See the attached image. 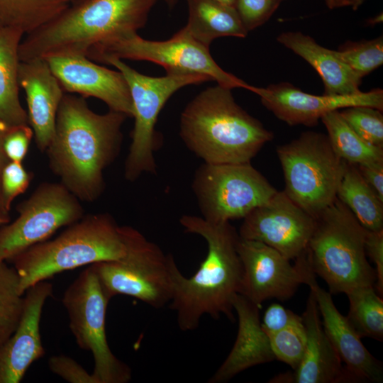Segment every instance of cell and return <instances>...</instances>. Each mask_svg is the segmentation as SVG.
<instances>
[{
  "label": "cell",
  "mask_w": 383,
  "mask_h": 383,
  "mask_svg": "<svg viewBox=\"0 0 383 383\" xmlns=\"http://www.w3.org/2000/svg\"><path fill=\"white\" fill-rule=\"evenodd\" d=\"M18 82L26 94L28 123L36 146L44 152L55 133L64 90L45 59L21 61Z\"/></svg>",
  "instance_id": "ffe728a7"
},
{
  "label": "cell",
  "mask_w": 383,
  "mask_h": 383,
  "mask_svg": "<svg viewBox=\"0 0 383 383\" xmlns=\"http://www.w3.org/2000/svg\"><path fill=\"white\" fill-rule=\"evenodd\" d=\"M279 3V0H236L235 8L249 32L267 21Z\"/></svg>",
  "instance_id": "e575fe53"
},
{
  "label": "cell",
  "mask_w": 383,
  "mask_h": 383,
  "mask_svg": "<svg viewBox=\"0 0 383 383\" xmlns=\"http://www.w3.org/2000/svg\"><path fill=\"white\" fill-rule=\"evenodd\" d=\"M179 222L185 232L205 239L207 254L190 277L182 274L174 258L172 260L173 294L169 306L177 313L179 328L183 331L196 329L204 315L214 319L224 315L234 321L233 303L243 275L237 252L238 233L229 221L213 223L184 215Z\"/></svg>",
  "instance_id": "7a4b0ae2"
},
{
  "label": "cell",
  "mask_w": 383,
  "mask_h": 383,
  "mask_svg": "<svg viewBox=\"0 0 383 383\" xmlns=\"http://www.w3.org/2000/svg\"><path fill=\"white\" fill-rule=\"evenodd\" d=\"M349 126L369 143L383 148L382 111L365 106H356L339 110Z\"/></svg>",
  "instance_id": "d6a6232c"
},
{
  "label": "cell",
  "mask_w": 383,
  "mask_h": 383,
  "mask_svg": "<svg viewBox=\"0 0 383 383\" xmlns=\"http://www.w3.org/2000/svg\"><path fill=\"white\" fill-rule=\"evenodd\" d=\"M6 128H7L5 127L0 122V212L9 214V213L6 212L4 208L3 203H2L1 192V174H2L3 170L5 165L10 161L8 159L7 156L6 155V153L4 149V134H5V131Z\"/></svg>",
  "instance_id": "60d3db41"
},
{
  "label": "cell",
  "mask_w": 383,
  "mask_h": 383,
  "mask_svg": "<svg viewBox=\"0 0 383 383\" xmlns=\"http://www.w3.org/2000/svg\"><path fill=\"white\" fill-rule=\"evenodd\" d=\"M367 230L338 198L316 218L306 255L315 273L331 294L374 285L375 270L365 252Z\"/></svg>",
  "instance_id": "8992f818"
},
{
  "label": "cell",
  "mask_w": 383,
  "mask_h": 383,
  "mask_svg": "<svg viewBox=\"0 0 383 383\" xmlns=\"http://www.w3.org/2000/svg\"><path fill=\"white\" fill-rule=\"evenodd\" d=\"M365 252L376 265V288L379 295L383 294V229L367 231L365 238Z\"/></svg>",
  "instance_id": "f35d334b"
},
{
  "label": "cell",
  "mask_w": 383,
  "mask_h": 383,
  "mask_svg": "<svg viewBox=\"0 0 383 383\" xmlns=\"http://www.w3.org/2000/svg\"><path fill=\"white\" fill-rule=\"evenodd\" d=\"M157 0H87L27 34L21 62L55 55H84L94 45L143 28Z\"/></svg>",
  "instance_id": "277c9868"
},
{
  "label": "cell",
  "mask_w": 383,
  "mask_h": 383,
  "mask_svg": "<svg viewBox=\"0 0 383 383\" xmlns=\"http://www.w3.org/2000/svg\"><path fill=\"white\" fill-rule=\"evenodd\" d=\"M179 135L187 147L209 164L250 162L273 133L219 84L196 95L181 113Z\"/></svg>",
  "instance_id": "3957f363"
},
{
  "label": "cell",
  "mask_w": 383,
  "mask_h": 383,
  "mask_svg": "<svg viewBox=\"0 0 383 383\" xmlns=\"http://www.w3.org/2000/svg\"><path fill=\"white\" fill-rule=\"evenodd\" d=\"M87 0H68L70 5H77L81 4Z\"/></svg>",
  "instance_id": "c3c4849f"
},
{
  "label": "cell",
  "mask_w": 383,
  "mask_h": 383,
  "mask_svg": "<svg viewBox=\"0 0 383 383\" xmlns=\"http://www.w3.org/2000/svg\"><path fill=\"white\" fill-rule=\"evenodd\" d=\"M336 196L367 231L383 229V201L365 182L356 165L346 162Z\"/></svg>",
  "instance_id": "484cf974"
},
{
  "label": "cell",
  "mask_w": 383,
  "mask_h": 383,
  "mask_svg": "<svg viewBox=\"0 0 383 383\" xmlns=\"http://www.w3.org/2000/svg\"><path fill=\"white\" fill-rule=\"evenodd\" d=\"M300 318L301 316L281 304L274 303L266 309L261 324L269 336L284 329Z\"/></svg>",
  "instance_id": "74e56055"
},
{
  "label": "cell",
  "mask_w": 383,
  "mask_h": 383,
  "mask_svg": "<svg viewBox=\"0 0 383 383\" xmlns=\"http://www.w3.org/2000/svg\"><path fill=\"white\" fill-rule=\"evenodd\" d=\"M33 179V174L27 171L22 162L9 161L4 167L1 178L2 203L9 213L13 201L25 192Z\"/></svg>",
  "instance_id": "836d02e7"
},
{
  "label": "cell",
  "mask_w": 383,
  "mask_h": 383,
  "mask_svg": "<svg viewBox=\"0 0 383 383\" xmlns=\"http://www.w3.org/2000/svg\"><path fill=\"white\" fill-rule=\"evenodd\" d=\"M19 277L13 267L0 262V347L17 328L24 307Z\"/></svg>",
  "instance_id": "f546056e"
},
{
  "label": "cell",
  "mask_w": 383,
  "mask_h": 383,
  "mask_svg": "<svg viewBox=\"0 0 383 383\" xmlns=\"http://www.w3.org/2000/svg\"><path fill=\"white\" fill-rule=\"evenodd\" d=\"M106 64L114 66L123 74L131 93L135 121L132 141L125 162L124 176L128 181L133 182L143 173H155V126L167 101L185 86L211 79L199 74L174 72L162 77H150L139 73L119 59H111Z\"/></svg>",
  "instance_id": "30bf717a"
},
{
  "label": "cell",
  "mask_w": 383,
  "mask_h": 383,
  "mask_svg": "<svg viewBox=\"0 0 383 383\" xmlns=\"http://www.w3.org/2000/svg\"><path fill=\"white\" fill-rule=\"evenodd\" d=\"M356 166L365 182L383 201V161Z\"/></svg>",
  "instance_id": "ab89813d"
},
{
  "label": "cell",
  "mask_w": 383,
  "mask_h": 383,
  "mask_svg": "<svg viewBox=\"0 0 383 383\" xmlns=\"http://www.w3.org/2000/svg\"><path fill=\"white\" fill-rule=\"evenodd\" d=\"M214 1H216L218 2L222 3L226 5L232 6H235V2H236V0H214Z\"/></svg>",
  "instance_id": "7dc6e473"
},
{
  "label": "cell",
  "mask_w": 383,
  "mask_h": 383,
  "mask_svg": "<svg viewBox=\"0 0 383 383\" xmlns=\"http://www.w3.org/2000/svg\"><path fill=\"white\" fill-rule=\"evenodd\" d=\"M307 285L314 292L323 328L345 364L347 382L380 383L383 380L382 364L367 350L361 338L335 307L331 294L322 289L315 276Z\"/></svg>",
  "instance_id": "ac0fdd59"
},
{
  "label": "cell",
  "mask_w": 383,
  "mask_h": 383,
  "mask_svg": "<svg viewBox=\"0 0 383 383\" xmlns=\"http://www.w3.org/2000/svg\"><path fill=\"white\" fill-rule=\"evenodd\" d=\"M382 20H383V15H382V13H381L377 15L375 17H373L372 18H370L368 21V24L374 25L376 23H379L381 22H382Z\"/></svg>",
  "instance_id": "7bdbcfd3"
},
{
  "label": "cell",
  "mask_w": 383,
  "mask_h": 383,
  "mask_svg": "<svg viewBox=\"0 0 383 383\" xmlns=\"http://www.w3.org/2000/svg\"><path fill=\"white\" fill-rule=\"evenodd\" d=\"M23 35L0 26V122L7 128L29 124L19 98V46Z\"/></svg>",
  "instance_id": "cb8c5ba5"
},
{
  "label": "cell",
  "mask_w": 383,
  "mask_h": 383,
  "mask_svg": "<svg viewBox=\"0 0 383 383\" xmlns=\"http://www.w3.org/2000/svg\"><path fill=\"white\" fill-rule=\"evenodd\" d=\"M34 136L29 124L6 128L4 138V149L10 161L22 162L26 156Z\"/></svg>",
  "instance_id": "d590c367"
},
{
  "label": "cell",
  "mask_w": 383,
  "mask_h": 383,
  "mask_svg": "<svg viewBox=\"0 0 383 383\" xmlns=\"http://www.w3.org/2000/svg\"><path fill=\"white\" fill-rule=\"evenodd\" d=\"M50 370L70 383H96L91 374L88 373L72 357L65 355L52 356L48 360Z\"/></svg>",
  "instance_id": "8d00e7d4"
},
{
  "label": "cell",
  "mask_w": 383,
  "mask_h": 383,
  "mask_svg": "<svg viewBox=\"0 0 383 383\" xmlns=\"http://www.w3.org/2000/svg\"><path fill=\"white\" fill-rule=\"evenodd\" d=\"M374 285L355 288L346 293L350 302L347 318L359 336L383 339V300Z\"/></svg>",
  "instance_id": "f1b7e54d"
},
{
  "label": "cell",
  "mask_w": 383,
  "mask_h": 383,
  "mask_svg": "<svg viewBox=\"0 0 383 383\" xmlns=\"http://www.w3.org/2000/svg\"><path fill=\"white\" fill-rule=\"evenodd\" d=\"M69 6L68 0H0V26L29 34Z\"/></svg>",
  "instance_id": "83f0119b"
},
{
  "label": "cell",
  "mask_w": 383,
  "mask_h": 383,
  "mask_svg": "<svg viewBox=\"0 0 383 383\" xmlns=\"http://www.w3.org/2000/svg\"><path fill=\"white\" fill-rule=\"evenodd\" d=\"M269 338L275 359L289 365L294 370L297 369L303 358L306 343L302 317L269 335Z\"/></svg>",
  "instance_id": "1f68e13d"
},
{
  "label": "cell",
  "mask_w": 383,
  "mask_h": 383,
  "mask_svg": "<svg viewBox=\"0 0 383 383\" xmlns=\"http://www.w3.org/2000/svg\"><path fill=\"white\" fill-rule=\"evenodd\" d=\"M237 252L243 267L238 294L259 306L270 299H289L300 284H307L315 275L306 251L292 265L274 248L239 236Z\"/></svg>",
  "instance_id": "5bb4252c"
},
{
  "label": "cell",
  "mask_w": 383,
  "mask_h": 383,
  "mask_svg": "<svg viewBox=\"0 0 383 383\" xmlns=\"http://www.w3.org/2000/svg\"><path fill=\"white\" fill-rule=\"evenodd\" d=\"M10 222L9 214L0 212V226L6 224Z\"/></svg>",
  "instance_id": "ee69618b"
},
{
  "label": "cell",
  "mask_w": 383,
  "mask_h": 383,
  "mask_svg": "<svg viewBox=\"0 0 383 383\" xmlns=\"http://www.w3.org/2000/svg\"><path fill=\"white\" fill-rule=\"evenodd\" d=\"M277 41L302 57L322 79L325 95H354L360 93V78L340 57L338 52L319 45L299 31H287Z\"/></svg>",
  "instance_id": "603a6c76"
},
{
  "label": "cell",
  "mask_w": 383,
  "mask_h": 383,
  "mask_svg": "<svg viewBox=\"0 0 383 383\" xmlns=\"http://www.w3.org/2000/svg\"><path fill=\"white\" fill-rule=\"evenodd\" d=\"M343 60L363 78L383 64V38L348 41L337 50Z\"/></svg>",
  "instance_id": "4dcf8cb0"
},
{
  "label": "cell",
  "mask_w": 383,
  "mask_h": 383,
  "mask_svg": "<svg viewBox=\"0 0 383 383\" xmlns=\"http://www.w3.org/2000/svg\"><path fill=\"white\" fill-rule=\"evenodd\" d=\"M64 91L95 97L109 110L133 117V104L123 74L100 66L84 55H55L45 58Z\"/></svg>",
  "instance_id": "e0dca14e"
},
{
  "label": "cell",
  "mask_w": 383,
  "mask_h": 383,
  "mask_svg": "<svg viewBox=\"0 0 383 383\" xmlns=\"http://www.w3.org/2000/svg\"><path fill=\"white\" fill-rule=\"evenodd\" d=\"M189 18L185 29L197 41L209 48L221 37L245 38L248 31L235 6L214 0H186Z\"/></svg>",
  "instance_id": "d4e9b609"
},
{
  "label": "cell",
  "mask_w": 383,
  "mask_h": 383,
  "mask_svg": "<svg viewBox=\"0 0 383 383\" xmlns=\"http://www.w3.org/2000/svg\"><path fill=\"white\" fill-rule=\"evenodd\" d=\"M62 301L76 343L92 354L94 365L91 374L96 383L130 382V367L113 355L107 342L106 314L110 299L91 265L67 288Z\"/></svg>",
  "instance_id": "8fae6325"
},
{
  "label": "cell",
  "mask_w": 383,
  "mask_h": 383,
  "mask_svg": "<svg viewBox=\"0 0 383 383\" xmlns=\"http://www.w3.org/2000/svg\"><path fill=\"white\" fill-rule=\"evenodd\" d=\"M16 210L17 218L0 226V262L11 261L84 215L80 200L60 182L40 184Z\"/></svg>",
  "instance_id": "4fadbf2b"
},
{
  "label": "cell",
  "mask_w": 383,
  "mask_h": 383,
  "mask_svg": "<svg viewBox=\"0 0 383 383\" xmlns=\"http://www.w3.org/2000/svg\"><path fill=\"white\" fill-rule=\"evenodd\" d=\"M280 1H282V0H279Z\"/></svg>",
  "instance_id": "681fc988"
},
{
  "label": "cell",
  "mask_w": 383,
  "mask_h": 383,
  "mask_svg": "<svg viewBox=\"0 0 383 383\" xmlns=\"http://www.w3.org/2000/svg\"><path fill=\"white\" fill-rule=\"evenodd\" d=\"M192 189L202 217L213 223L244 218L277 192L250 162H204Z\"/></svg>",
  "instance_id": "7c38bea8"
},
{
  "label": "cell",
  "mask_w": 383,
  "mask_h": 383,
  "mask_svg": "<svg viewBox=\"0 0 383 383\" xmlns=\"http://www.w3.org/2000/svg\"><path fill=\"white\" fill-rule=\"evenodd\" d=\"M314 226L313 216L284 191H277L243 218L238 235L243 239L262 242L292 260L306 251Z\"/></svg>",
  "instance_id": "9a60e30c"
},
{
  "label": "cell",
  "mask_w": 383,
  "mask_h": 383,
  "mask_svg": "<svg viewBox=\"0 0 383 383\" xmlns=\"http://www.w3.org/2000/svg\"><path fill=\"white\" fill-rule=\"evenodd\" d=\"M301 317L306 335L303 358L293 372L277 375L270 382H347L342 361L323 328L312 289L310 290L306 309Z\"/></svg>",
  "instance_id": "44dd1931"
},
{
  "label": "cell",
  "mask_w": 383,
  "mask_h": 383,
  "mask_svg": "<svg viewBox=\"0 0 383 383\" xmlns=\"http://www.w3.org/2000/svg\"><path fill=\"white\" fill-rule=\"evenodd\" d=\"M262 105L277 118L290 126H314L330 111L365 106L383 111V90L373 89L354 95H313L304 92L289 82L254 87Z\"/></svg>",
  "instance_id": "2e32d148"
},
{
  "label": "cell",
  "mask_w": 383,
  "mask_h": 383,
  "mask_svg": "<svg viewBox=\"0 0 383 383\" xmlns=\"http://www.w3.org/2000/svg\"><path fill=\"white\" fill-rule=\"evenodd\" d=\"M364 1L365 0H348L349 6H351L354 10H356Z\"/></svg>",
  "instance_id": "f6af8a7d"
},
{
  "label": "cell",
  "mask_w": 383,
  "mask_h": 383,
  "mask_svg": "<svg viewBox=\"0 0 383 383\" xmlns=\"http://www.w3.org/2000/svg\"><path fill=\"white\" fill-rule=\"evenodd\" d=\"M284 192L316 218L337 198L346 162L333 150L327 135L306 131L280 145Z\"/></svg>",
  "instance_id": "52a82bcc"
},
{
  "label": "cell",
  "mask_w": 383,
  "mask_h": 383,
  "mask_svg": "<svg viewBox=\"0 0 383 383\" xmlns=\"http://www.w3.org/2000/svg\"><path fill=\"white\" fill-rule=\"evenodd\" d=\"M170 9H172L179 0H163Z\"/></svg>",
  "instance_id": "bcb514c9"
},
{
  "label": "cell",
  "mask_w": 383,
  "mask_h": 383,
  "mask_svg": "<svg viewBox=\"0 0 383 383\" xmlns=\"http://www.w3.org/2000/svg\"><path fill=\"white\" fill-rule=\"evenodd\" d=\"M52 294V285L36 283L24 293V307L18 326L0 347V383H18L30 365L43 357L40 321L45 301Z\"/></svg>",
  "instance_id": "d6986e66"
},
{
  "label": "cell",
  "mask_w": 383,
  "mask_h": 383,
  "mask_svg": "<svg viewBox=\"0 0 383 383\" xmlns=\"http://www.w3.org/2000/svg\"><path fill=\"white\" fill-rule=\"evenodd\" d=\"M233 306L238 319L236 339L209 383L227 382L250 367L275 360L270 338L262 327L260 306L240 294L235 295Z\"/></svg>",
  "instance_id": "7402d4cb"
},
{
  "label": "cell",
  "mask_w": 383,
  "mask_h": 383,
  "mask_svg": "<svg viewBox=\"0 0 383 383\" xmlns=\"http://www.w3.org/2000/svg\"><path fill=\"white\" fill-rule=\"evenodd\" d=\"M321 121L333 150L345 162L359 165L383 161V148L360 137L345 122L339 110L326 113Z\"/></svg>",
  "instance_id": "4316f807"
},
{
  "label": "cell",
  "mask_w": 383,
  "mask_h": 383,
  "mask_svg": "<svg viewBox=\"0 0 383 383\" xmlns=\"http://www.w3.org/2000/svg\"><path fill=\"white\" fill-rule=\"evenodd\" d=\"M87 57L106 64L111 59L145 60L163 67L167 73L199 74L231 89L253 87L223 70L211 57L209 48L194 39L183 27L171 38L145 40L137 32H129L92 46Z\"/></svg>",
  "instance_id": "ba28073f"
},
{
  "label": "cell",
  "mask_w": 383,
  "mask_h": 383,
  "mask_svg": "<svg viewBox=\"0 0 383 383\" xmlns=\"http://www.w3.org/2000/svg\"><path fill=\"white\" fill-rule=\"evenodd\" d=\"M326 2L331 9L349 6L348 0H326Z\"/></svg>",
  "instance_id": "b9f144b4"
},
{
  "label": "cell",
  "mask_w": 383,
  "mask_h": 383,
  "mask_svg": "<svg viewBox=\"0 0 383 383\" xmlns=\"http://www.w3.org/2000/svg\"><path fill=\"white\" fill-rule=\"evenodd\" d=\"M126 226L106 213L84 215L58 236L37 243L11 261L22 294L30 287L66 270L123 257Z\"/></svg>",
  "instance_id": "5b68a950"
},
{
  "label": "cell",
  "mask_w": 383,
  "mask_h": 383,
  "mask_svg": "<svg viewBox=\"0 0 383 383\" xmlns=\"http://www.w3.org/2000/svg\"><path fill=\"white\" fill-rule=\"evenodd\" d=\"M127 252L117 260L91 264L106 296L126 295L155 309L170 302L173 294L171 262L155 243L126 226Z\"/></svg>",
  "instance_id": "9c48e42d"
},
{
  "label": "cell",
  "mask_w": 383,
  "mask_h": 383,
  "mask_svg": "<svg viewBox=\"0 0 383 383\" xmlns=\"http://www.w3.org/2000/svg\"><path fill=\"white\" fill-rule=\"evenodd\" d=\"M127 118L112 110L96 113L84 97L64 94L45 152L50 170L80 201L93 202L103 193L104 171L119 153Z\"/></svg>",
  "instance_id": "6da1fadb"
}]
</instances>
